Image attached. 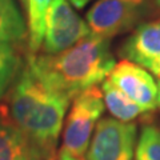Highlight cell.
<instances>
[{"mask_svg":"<svg viewBox=\"0 0 160 160\" xmlns=\"http://www.w3.org/2000/svg\"><path fill=\"white\" fill-rule=\"evenodd\" d=\"M146 0H98L86 15L89 32L111 39L127 32L146 11Z\"/></svg>","mask_w":160,"mask_h":160,"instance_id":"5","label":"cell"},{"mask_svg":"<svg viewBox=\"0 0 160 160\" xmlns=\"http://www.w3.org/2000/svg\"><path fill=\"white\" fill-rule=\"evenodd\" d=\"M26 64L44 86L72 102L79 93L103 83L116 62L109 40L89 33L60 53H29Z\"/></svg>","mask_w":160,"mask_h":160,"instance_id":"2","label":"cell"},{"mask_svg":"<svg viewBox=\"0 0 160 160\" xmlns=\"http://www.w3.org/2000/svg\"><path fill=\"white\" fill-rule=\"evenodd\" d=\"M23 67V59L15 44L0 43V99L8 93Z\"/></svg>","mask_w":160,"mask_h":160,"instance_id":"13","label":"cell"},{"mask_svg":"<svg viewBox=\"0 0 160 160\" xmlns=\"http://www.w3.org/2000/svg\"><path fill=\"white\" fill-rule=\"evenodd\" d=\"M138 126L104 118L98 122L87 149V160H132Z\"/></svg>","mask_w":160,"mask_h":160,"instance_id":"6","label":"cell"},{"mask_svg":"<svg viewBox=\"0 0 160 160\" xmlns=\"http://www.w3.org/2000/svg\"><path fill=\"white\" fill-rule=\"evenodd\" d=\"M159 86H160V80H159Z\"/></svg>","mask_w":160,"mask_h":160,"instance_id":"21","label":"cell"},{"mask_svg":"<svg viewBox=\"0 0 160 160\" xmlns=\"http://www.w3.org/2000/svg\"><path fill=\"white\" fill-rule=\"evenodd\" d=\"M20 2L23 3V6H24V8H27V4H28V0H20Z\"/></svg>","mask_w":160,"mask_h":160,"instance_id":"18","label":"cell"},{"mask_svg":"<svg viewBox=\"0 0 160 160\" xmlns=\"http://www.w3.org/2000/svg\"><path fill=\"white\" fill-rule=\"evenodd\" d=\"M52 0H28L27 4V32L29 53H38L43 44L46 13Z\"/></svg>","mask_w":160,"mask_h":160,"instance_id":"12","label":"cell"},{"mask_svg":"<svg viewBox=\"0 0 160 160\" xmlns=\"http://www.w3.org/2000/svg\"><path fill=\"white\" fill-rule=\"evenodd\" d=\"M87 23L72 9L68 0H52L46 13L42 47L44 53L56 55L87 38Z\"/></svg>","mask_w":160,"mask_h":160,"instance_id":"4","label":"cell"},{"mask_svg":"<svg viewBox=\"0 0 160 160\" xmlns=\"http://www.w3.org/2000/svg\"><path fill=\"white\" fill-rule=\"evenodd\" d=\"M102 96L104 106L107 107L109 113L119 122L131 123L140 116H147L151 113L144 111L140 106L126 96L108 79L102 83Z\"/></svg>","mask_w":160,"mask_h":160,"instance_id":"10","label":"cell"},{"mask_svg":"<svg viewBox=\"0 0 160 160\" xmlns=\"http://www.w3.org/2000/svg\"><path fill=\"white\" fill-rule=\"evenodd\" d=\"M68 2L71 3L73 7H76L78 9H82V8L86 7L87 4L91 2V0H68Z\"/></svg>","mask_w":160,"mask_h":160,"instance_id":"16","label":"cell"},{"mask_svg":"<svg viewBox=\"0 0 160 160\" xmlns=\"http://www.w3.org/2000/svg\"><path fill=\"white\" fill-rule=\"evenodd\" d=\"M108 80L144 111L153 112L159 107V82L139 64L122 60L115 64Z\"/></svg>","mask_w":160,"mask_h":160,"instance_id":"7","label":"cell"},{"mask_svg":"<svg viewBox=\"0 0 160 160\" xmlns=\"http://www.w3.org/2000/svg\"><path fill=\"white\" fill-rule=\"evenodd\" d=\"M158 3H159V6H160V0H158Z\"/></svg>","mask_w":160,"mask_h":160,"instance_id":"20","label":"cell"},{"mask_svg":"<svg viewBox=\"0 0 160 160\" xmlns=\"http://www.w3.org/2000/svg\"><path fill=\"white\" fill-rule=\"evenodd\" d=\"M102 89L98 86L79 93L72 100L63 131V148L75 158H83L87 152L95 127L104 112Z\"/></svg>","mask_w":160,"mask_h":160,"instance_id":"3","label":"cell"},{"mask_svg":"<svg viewBox=\"0 0 160 160\" xmlns=\"http://www.w3.org/2000/svg\"><path fill=\"white\" fill-rule=\"evenodd\" d=\"M136 160H160V127L147 124L142 128L135 148Z\"/></svg>","mask_w":160,"mask_h":160,"instance_id":"14","label":"cell"},{"mask_svg":"<svg viewBox=\"0 0 160 160\" xmlns=\"http://www.w3.org/2000/svg\"><path fill=\"white\" fill-rule=\"evenodd\" d=\"M28 36L26 20L13 0H0V43L20 44Z\"/></svg>","mask_w":160,"mask_h":160,"instance_id":"11","label":"cell"},{"mask_svg":"<svg viewBox=\"0 0 160 160\" xmlns=\"http://www.w3.org/2000/svg\"><path fill=\"white\" fill-rule=\"evenodd\" d=\"M0 160H55L33 146L0 115Z\"/></svg>","mask_w":160,"mask_h":160,"instance_id":"9","label":"cell"},{"mask_svg":"<svg viewBox=\"0 0 160 160\" xmlns=\"http://www.w3.org/2000/svg\"><path fill=\"white\" fill-rule=\"evenodd\" d=\"M146 69L151 71V72L155 75V76H158L159 80H160V58L152 60V62L146 67Z\"/></svg>","mask_w":160,"mask_h":160,"instance_id":"15","label":"cell"},{"mask_svg":"<svg viewBox=\"0 0 160 160\" xmlns=\"http://www.w3.org/2000/svg\"><path fill=\"white\" fill-rule=\"evenodd\" d=\"M120 55L124 60L139 64L143 68L160 58V20L140 24L124 42Z\"/></svg>","mask_w":160,"mask_h":160,"instance_id":"8","label":"cell"},{"mask_svg":"<svg viewBox=\"0 0 160 160\" xmlns=\"http://www.w3.org/2000/svg\"><path fill=\"white\" fill-rule=\"evenodd\" d=\"M69 103L68 98L44 86L24 62L0 115L40 151L55 159Z\"/></svg>","mask_w":160,"mask_h":160,"instance_id":"1","label":"cell"},{"mask_svg":"<svg viewBox=\"0 0 160 160\" xmlns=\"http://www.w3.org/2000/svg\"><path fill=\"white\" fill-rule=\"evenodd\" d=\"M160 87V86H159ZM159 107H160V98H159Z\"/></svg>","mask_w":160,"mask_h":160,"instance_id":"19","label":"cell"},{"mask_svg":"<svg viewBox=\"0 0 160 160\" xmlns=\"http://www.w3.org/2000/svg\"><path fill=\"white\" fill-rule=\"evenodd\" d=\"M59 160H83V158H75L72 155L66 153V152H60L59 153Z\"/></svg>","mask_w":160,"mask_h":160,"instance_id":"17","label":"cell"}]
</instances>
